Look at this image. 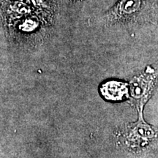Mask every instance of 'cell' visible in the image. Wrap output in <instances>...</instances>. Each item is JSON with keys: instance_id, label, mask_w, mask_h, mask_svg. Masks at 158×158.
<instances>
[{"instance_id": "7a4b0ae2", "label": "cell", "mask_w": 158, "mask_h": 158, "mask_svg": "<svg viewBox=\"0 0 158 158\" xmlns=\"http://www.w3.org/2000/svg\"><path fill=\"white\" fill-rule=\"evenodd\" d=\"M141 0H122L118 6V11L122 15H130L138 10Z\"/></svg>"}, {"instance_id": "6da1fadb", "label": "cell", "mask_w": 158, "mask_h": 158, "mask_svg": "<svg viewBox=\"0 0 158 158\" xmlns=\"http://www.w3.org/2000/svg\"><path fill=\"white\" fill-rule=\"evenodd\" d=\"M127 85L124 83L111 81L102 84L100 92L105 98L113 101L123 99L127 93Z\"/></svg>"}]
</instances>
